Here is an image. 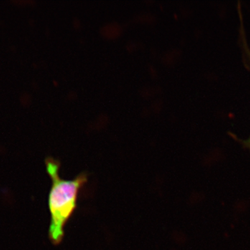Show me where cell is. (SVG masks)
<instances>
[{
	"mask_svg": "<svg viewBox=\"0 0 250 250\" xmlns=\"http://www.w3.org/2000/svg\"><path fill=\"white\" fill-rule=\"evenodd\" d=\"M245 144H246V147H248V149H250V139L248 140V141H246Z\"/></svg>",
	"mask_w": 250,
	"mask_h": 250,
	"instance_id": "2",
	"label": "cell"
},
{
	"mask_svg": "<svg viewBox=\"0 0 250 250\" xmlns=\"http://www.w3.org/2000/svg\"><path fill=\"white\" fill-rule=\"evenodd\" d=\"M45 164L52 183L48 197L51 217L49 235L52 243L58 245L63 238L65 224L76 209L79 192L87 182V174L81 173L75 179L65 180L59 175L58 161L48 158Z\"/></svg>",
	"mask_w": 250,
	"mask_h": 250,
	"instance_id": "1",
	"label": "cell"
}]
</instances>
